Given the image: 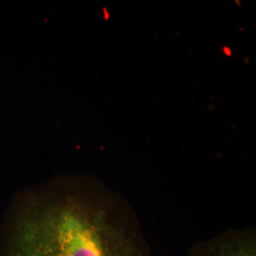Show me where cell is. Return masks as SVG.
<instances>
[{"instance_id": "obj_1", "label": "cell", "mask_w": 256, "mask_h": 256, "mask_svg": "<svg viewBox=\"0 0 256 256\" xmlns=\"http://www.w3.org/2000/svg\"><path fill=\"white\" fill-rule=\"evenodd\" d=\"M0 256H154L132 207L101 182L62 178L12 202Z\"/></svg>"}, {"instance_id": "obj_2", "label": "cell", "mask_w": 256, "mask_h": 256, "mask_svg": "<svg viewBox=\"0 0 256 256\" xmlns=\"http://www.w3.org/2000/svg\"><path fill=\"white\" fill-rule=\"evenodd\" d=\"M188 256H256V227L229 230L205 240H198Z\"/></svg>"}]
</instances>
